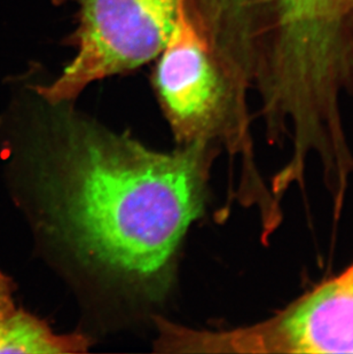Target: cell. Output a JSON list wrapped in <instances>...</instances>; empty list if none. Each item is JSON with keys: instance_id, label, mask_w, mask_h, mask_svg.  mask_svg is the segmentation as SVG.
<instances>
[{"instance_id": "1", "label": "cell", "mask_w": 353, "mask_h": 354, "mask_svg": "<svg viewBox=\"0 0 353 354\" xmlns=\"http://www.w3.org/2000/svg\"><path fill=\"white\" fill-rule=\"evenodd\" d=\"M208 144L148 147L36 85L0 118L7 188L38 257L101 336L154 330L176 301L190 227L210 201Z\"/></svg>"}, {"instance_id": "2", "label": "cell", "mask_w": 353, "mask_h": 354, "mask_svg": "<svg viewBox=\"0 0 353 354\" xmlns=\"http://www.w3.org/2000/svg\"><path fill=\"white\" fill-rule=\"evenodd\" d=\"M152 86L176 146L208 144L244 158L251 185L248 85L187 15L185 7L163 50L154 60Z\"/></svg>"}, {"instance_id": "3", "label": "cell", "mask_w": 353, "mask_h": 354, "mask_svg": "<svg viewBox=\"0 0 353 354\" xmlns=\"http://www.w3.org/2000/svg\"><path fill=\"white\" fill-rule=\"evenodd\" d=\"M75 6V55L57 78L36 85L52 101H76L98 80L129 74L163 50L185 0H53Z\"/></svg>"}, {"instance_id": "4", "label": "cell", "mask_w": 353, "mask_h": 354, "mask_svg": "<svg viewBox=\"0 0 353 354\" xmlns=\"http://www.w3.org/2000/svg\"><path fill=\"white\" fill-rule=\"evenodd\" d=\"M178 353H353V264L281 315L232 330L178 324Z\"/></svg>"}, {"instance_id": "5", "label": "cell", "mask_w": 353, "mask_h": 354, "mask_svg": "<svg viewBox=\"0 0 353 354\" xmlns=\"http://www.w3.org/2000/svg\"><path fill=\"white\" fill-rule=\"evenodd\" d=\"M13 279L0 272V354L87 353L97 341L83 331L57 334L45 319L17 305Z\"/></svg>"}, {"instance_id": "6", "label": "cell", "mask_w": 353, "mask_h": 354, "mask_svg": "<svg viewBox=\"0 0 353 354\" xmlns=\"http://www.w3.org/2000/svg\"><path fill=\"white\" fill-rule=\"evenodd\" d=\"M350 1H351V3H352V5H353V0H350Z\"/></svg>"}]
</instances>
